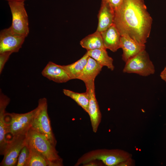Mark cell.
Wrapping results in <instances>:
<instances>
[{"instance_id": "12", "label": "cell", "mask_w": 166, "mask_h": 166, "mask_svg": "<svg viewBox=\"0 0 166 166\" xmlns=\"http://www.w3.org/2000/svg\"><path fill=\"white\" fill-rule=\"evenodd\" d=\"M42 74L49 80L57 83L66 82L70 80L61 65L51 61H49L45 66Z\"/></svg>"}, {"instance_id": "15", "label": "cell", "mask_w": 166, "mask_h": 166, "mask_svg": "<svg viewBox=\"0 0 166 166\" xmlns=\"http://www.w3.org/2000/svg\"><path fill=\"white\" fill-rule=\"evenodd\" d=\"M101 34L106 49L115 52L121 48V36L114 24Z\"/></svg>"}, {"instance_id": "4", "label": "cell", "mask_w": 166, "mask_h": 166, "mask_svg": "<svg viewBox=\"0 0 166 166\" xmlns=\"http://www.w3.org/2000/svg\"><path fill=\"white\" fill-rule=\"evenodd\" d=\"M37 109L33 119L31 127L44 136L56 147L57 140L52 131L48 113L47 99L45 97L38 101Z\"/></svg>"}, {"instance_id": "14", "label": "cell", "mask_w": 166, "mask_h": 166, "mask_svg": "<svg viewBox=\"0 0 166 166\" xmlns=\"http://www.w3.org/2000/svg\"><path fill=\"white\" fill-rule=\"evenodd\" d=\"M115 12L107 3L101 2L98 15V24L97 31L101 33L113 24Z\"/></svg>"}, {"instance_id": "22", "label": "cell", "mask_w": 166, "mask_h": 166, "mask_svg": "<svg viewBox=\"0 0 166 166\" xmlns=\"http://www.w3.org/2000/svg\"><path fill=\"white\" fill-rule=\"evenodd\" d=\"M30 149L26 144L22 149L18 156L16 166H26L30 155Z\"/></svg>"}, {"instance_id": "20", "label": "cell", "mask_w": 166, "mask_h": 166, "mask_svg": "<svg viewBox=\"0 0 166 166\" xmlns=\"http://www.w3.org/2000/svg\"><path fill=\"white\" fill-rule=\"evenodd\" d=\"M63 92L65 96L75 101L85 111L88 113L89 97L86 91L85 93H78L69 89H64Z\"/></svg>"}, {"instance_id": "28", "label": "cell", "mask_w": 166, "mask_h": 166, "mask_svg": "<svg viewBox=\"0 0 166 166\" xmlns=\"http://www.w3.org/2000/svg\"><path fill=\"white\" fill-rule=\"evenodd\" d=\"M8 2H24L26 0H6Z\"/></svg>"}, {"instance_id": "26", "label": "cell", "mask_w": 166, "mask_h": 166, "mask_svg": "<svg viewBox=\"0 0 166 166\" xmlns=\"http://www.w3.org/2000/svg\"><path fill=\"white\" fill-rule=\"evenodd\" d=\"M132 160L130 158L128 160L118 164L117 166H131L132 164Z\"/></svg>"}, {"instance_id": "10", "label": "cell", "mask_w": 166, "mask_h": 166, "mask_svg": "<svg viewBox=\"0 0 166 166\" xmlns=\"http://www.w3.org/2000/svg\"><path fill=\"white\" fill-rule=\"evenodd\" d=\"M94 80H90L84 83L89 97L88 113L89 116L93 131L96 133L101 121V114L96 97Z\"/></svg>"}, {"instance_id": "7", "label": "cell", "mask_w": 166, "mask_h": 166, "mask_svg": "<svg viewBox=\"0 0 166 166\" xmlns=\"http://www.w3.org/2000/svg\"><path fill=\"white\" fill-rule=\"evenodd\" d=\"M12 16L10 26L14 33L26 37L29 32L28 16L24 2H8Z\"/></svg>"}, {"instance_id": "3", "label": "cell", "mask_w": 166, "mask_h": 166, "mask_svg": "<svg viewBox=\"0 0 166 166\" xmlns=\"http://www.w3.org/2000/svg\"><path fill=\"white\" fill-rule=\"evenodd\" d=\"M131 158L127 152L119 149H99L90 151L81 156L77 160L75 166L83 165L95 160L101 161L108 166H117L120 163Z\"/></svg>"}, {"instance_id": "16", "label": "cell", "mask_w": 166, "mask_h": 166, "mask_svg": "<svg viewBox=\"0 0 166 166\" xmlns=\"http://www.w3.org/2000/svg\"><path fill=\"white\" fill-rule=\"evenodd\" d=\"M102 66L95 60L89 56L87 63L77 79L84 82L95 80L101 70Z\"/></svg>"}, {"instance_id": "8", "label": "cell", "mask_w": 166, "mask_h": 166, "mask_svg": "<svg viewBox=\"0 0 166 166\" xmlns=\"http://www.w3.org/2000/svg\"><path fill=\"white\" fill-rule=\"evenodd\" d=\"M26 134L14 136L11 140L5 150L0 166H14L16 165L21 150L26 144Z\"/></svg>"}, {"instance_id": "27", "label": "cell", "mask_w": 166, "mask_h": 166, "mask_svg": "<svg viewBox=\"0 0 166 166\" xmlns=\"http://www.w3.org/2000/svg\"><path fill=\"white\" fill-rule=\"evenodd\" d=\"M160 76L162 80L166 82V66L161 72Z\"/></svg>"}, {"instance_id": "2", "label": "cell", "mask_w": 166, "mask_h": 166, "mask_svg": "<svg viewBox=\"0 0 166 166\" xmlns=\"http://www.w3.org/2000/svg\"><path fill=\"white\" fill-rule=\"evenodd\" d=\"M26 145L39 153L48 161L49 166H63V160L56 147L43 135L31 127L26 134Z\"/></svg>"}, {"instance_id": "19", "label": "cell", "mask_w": 166, "mask_h": 166, "mask_svg": "<svg viewBox=\"0 0 166 166\" xmlns=\"http://www.w3.org/2000/svg\"><path fill=\"white\" fill-rule=\"evenodd\" d=\"M106 49H99L87 51L89 56L95 60L102 66H106L111 71L114 67L113 59L109 56Z\"/></svg>"}, {"instance_id": "6", "label": "cell", "mask_w": 166, "mask_h": 166, "mask_svg": "<svg viewBox=\"0 0 166 166\" xmlns=\"http://www.w3.org/2000/svg\"><path fill=\"white\" fill-rule=\"evenodd\" d=\"M123 70L124 73H134L148 76L155 73V66L145 50L128 60Z\"/></svg>"}, {"instance_id": "17", "label": "cell", "mask_w": 166, "mask_h": 166, "mask_svg": "<svg viewBox=\"0 0 166 166\" xmlns=\"http://www.w3.org/2000/svg\"><path fill=\"white\" fill-rule=\"evenodd\" d=\"M89 56L87 52L80 59L71 64L61 65L70 80L77 79L86 65Z\"/></svg>"}, {"instance_id": "18", "label": "cell", "mask_w": 166, "mask_h": 166, "mask_svg": "<svg viewBox=\"0 0 166 166\" xmlns=\"http://www.w3.org/2000/svg\"><path fill=\"white\" fill-rule=\"evenodd\" d=\"M80 44L87 51L99 49H106L104 45L101 33L96 31L83 39Z\"/></svg>"}, {"instance_id": "24", "label": "cell", "mask_w": 166, "mask_h": 166, "mask_svg": "<svg viewBox=\"0 0 166 166\" xmlns=\"http://www.w3.org/2000/svg\"><path fill=\"white\" fill-rule=\"evenodd\" d=\"M108 3L115 12L121 5L123 0H101Z\"/></svg>"}, {"instance_id": "13", "label": "cell", "mask_w": 166, "mask_h": 166, "mask_svg": "<svg viewBox=\"0 0 166 166\" xmlns=\"http://www.w3.org/2000/svg\"><path fill=\"white\" fill-rule=\"evenodd\" d=\"M121 48L123 51L122 59L126 62L130 59L145 50V45L139 43L128 36H122Z\"/></svg>"}, {"instance_id": "9", "label": "cell", "mask_w": 166, "mask_h": 166, "mask_svg": "<svg viewBox=\"0 0 166 166\" xmlns=\"http://www.w3.org/2000/svg\"><path fill=\"white\" fill-rule=\"evenodd\" d=\"M26 37L14 32L10 27L0 32V53L19 51Z\"/></svg>"}, {"instance_id": "1", "label": "cell", "mask_w": 166, "mask_h": 166, "mask_svg": "<svg viewBox=\"0 0 166 166\" xmlns=\"http://www.w3.org/2000/svg\"><path fill=\"white\" fill-rule=\"evenodd\" d=\"M152 22L144 0H123L115 12L113 24L121 36H128L141 44L147 42Z\"/></svg>"}, {"instance_id": "11", "label": "cell", "mask_w": 166, "mask_h": 166, "mask_svg": "<svg viewBox=\"0 0 166 166\" xmlns=\"http://www.w3.org/2000/svg\"><path fill=\"white\" fill-rule=\"evenodd\" d=\"M10 98L0 90V154L3 155L9 142L6 137L8 133L5 118L6 109L10 102Z\"/></svg>"}, {"instance_id": "5", "label": "cell", "mask_w": 166, "mask_h": 166, "mask_svg": "<svg viewBox=\"0 0 166 166\" xmlns=\"http://www.w3.org/2000/svg\"><path fill=\"white\" fill-rule=\"evenodd\" d=\"M37 107L24 113H6L5 118L8 133L12 136L26 134L31 127V124Z\"/></svg>"}, {"instance_id": "25", "label": "cell", "mask_w": 166, "mask_h": 166, "mask_svg": "<svg viewBox=\"0 0 166 166\" xmlns=\"http://www.w3.org/2000/svg\"><path fill=\"white\" fill-rule=\"evenodd\" d=\"M104 164L101 161L98 160H95L90 161L85 164L82 166H104Z\"/></svg>"}, {"instance_id": "23", "label": "cell", "mask_w": 166, "mask_h": 166, "mask_svg": "<svg viewBox=\"0 0 166 166\" xmlns=\"http://www.w3.org/2000/svg\"><path fill=\"white\" fill-rule=\"evenodd\" d=\"M13 53L11 52H5L0 53V74L4 68L5 65L8 60L10 56Z\"/></svg>"}, {"instance_id": "21", "label": "cell", "mask_w": 166, "mask_h": 166, "mask_svg": "<svg viewBox=\"0 0 166 166\" xmlns=\"http://www.w3.org/2000/svg\"><path fill=\"white\" fill-rule=\"evenodd\" d=\"M29 148L30 155L26 166H49V163L44 156L37 152Z\"/></svg>"}]
</instances>
